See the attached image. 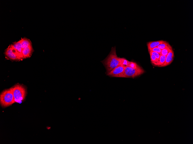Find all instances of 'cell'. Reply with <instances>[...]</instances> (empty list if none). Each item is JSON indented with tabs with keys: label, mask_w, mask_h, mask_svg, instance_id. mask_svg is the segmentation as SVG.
I'll return each mask as SVG.
<instances>
[{
	"label": "cell",
	"mask_w": 193,
	"mask_h": 144,
	"mask_svg": "<svg viewBox=\"0 0 193 144\" xmlns=\"http://www.w3.org/2000/svg\"><path fill=\"white\" fill-rule=\"evenodd\" d=\"M124 58L118 57L115 47H112L107 57L101 62L106 70L107 74L119 65L123 64Z\"/></svg>",
	"instance_id": "6da1fadb"
},
{
	"label": "cell",
	"mask_w": 193,
	"mask_h": 144,
	"mask_svg": "<svg viewBox=\"0 0 193 144\" xmlns=\"http://www.w3.org/2000/svg\"><path fill=\"white\" fill-rule=\"evenodd\" d=\"M144 72V70L136 63L129 61L125 66V73L126 78H134Z\"/></svg>",
	"instance_id": "7a4b0ae2"
},
{
	"label": "cell",
	"mask_w": 193,
	"mask_h": 144,
	"mask_svg": "<svg viewBox=\"0 0 193 144\" xmlns=\"http://www.w3.org/2000/svg\"><path fill=\"white\" fill-rule=\"evenodd\" d=\"M15 102L14 97L11 88L3 91L0 95V103L2 107L9 106Z\"/></svg>",
	"instance_id": "3957f363"
},
{
	"label": "cell",
	"mask_w": 193,
	"mask_h": 144,
	"mask_svg": "<svg viewBox=\"0 0 193 144\" xmlns=\"http://www.w3.org/2000/svg\"><path fill=\"white\" fill-rule=\"evenodd\" d=\"M11 88L15 102L21 103L25 99L26 95V90L25 87L22 85L17 84Z\"/></svg>",
	"instance_id": "277c9868"
},
{
	"label": "cell",
	"mask_w": 193,
	"mask_h": 144,
	"mask_svg": "<svg viewBox=\"0 0 193 144\" xmlns=\"http://www.w3.org/2000/svg\"><path fill=\"white\" fill-rule=\"evenodd\" d=\"M125 65L122 64L107 73V74L112 77L126 78L125 73Z\"/></svg>",
	"instance_id": "5b68a950"
},
{
	"label": "cell",
	"mask_w": 193,
	"mask_h": 144,
	"mask_svg": "<svg viewBox=\"0 0 193 144\" xmlns=\"http://www.w3.org/2000/svg\"><path fill=\"white\" fill-rule=\"evenodd\" d=\"M13 51L22 60L23 58L22 54V45L20 40L10 45Z\"/></svg>",
	"instance_id": "8992f818"
},
{
	"label": "cell",
	"mask_w": 193,
	"mask_h": 144,
	"mask_svg": "<svg viewBox=\"0 0 193 144\" xmlns=\"http://www.w3.org/2000/svg\"><path fill=\"white\" fill-rule=\"evenodd\" d=\"M4 54L7 58L13 61L21 60L13 51L11 45H10L5 49Z\"/></svg>",
	"instance_id": "52a82bcc"
},
{
	"label": "cell",
	"mask_w": 193,
	"mask_h": 144,
	"mask_svg": "<svg viewBox=\"0 0 193 144\" xmlns=\"http://www.w3.org/2000/svg\"><path fill=\"white\" fill-rule=\"evenodd\" d=\"M34 50L32 45L26 47L22 49V54L23 59L30 57Z\"/></svg>",
	"instance_id": "ba28073f"
},
{
	"label": "cell",
	"mask_w": 193,
	"mask_h": 144,
	"mask_svg": "<svg viewBox=\"0 0 193 144\" xmlns=\"http://www.w3.org/2000/svg\"><path fill=\"white\" fill-rule=\"evenodd\" d=\"M174 57L173 50L169 52L166 56L164 63L159 67H165L170 64L173 61Z\"/></svg>",
	"instance_id": "9c48e42d"
},
{
	"label": "cell",
	"mask_w": 193,
	"mask_h": 144,
	"mask_svg": "<svg viewBox=\"0 0 193 144\" xmlns=\"http://www.w3.org/2000/svg\"><path fill=\"white\" fill-rule=\"evenodd\" d=\"M165 41L163 40H159L148 42L147 43V46L148 50L157 47L159 45Z\"/></svg>",
	"instance_id": "30bf717a"
},
{
	"label": "cell",
	"mask_w": 193,
	"mask_h": 144,
	"mask_svg": "<svg viewBox=\"0 0 193 144\" xmlns=\"http://www.w3.org/2000/svg\"><path fill=\"white\" fill-rule=\"evenodd\" d=\"M20 40L22 45V49L32 45V43L31 41L26 38H22Z\"/></svg>",
	"instance_id": "8fae6325"
},
{
	"label": "cell",
	"mask_w": 193,
	"mask_h": 144,
	"mask_svg": "<svg viewBox=\"0 0 193 144\" xmlns=\"http://www.w3.org/2000/svg\"><path fill=\"white\" fill-rule=\"evenodd\" d=\"M166 56L161 55L159 59L156 62L152 63L155 66L160 67L164 63Z\"/></svg>",
	"instance_id": "7c38bea8"
},
{
	"label": "cell",
	"mask_w": 193,
	"mask_h": 144,
	"mask_svg": "<svg viewBox=\"0 0 193 144\" xmlns=\"http://www.w3.org/2000/svg\"><path fill=\"white\" fill-rule=\"evenodd\" d=\"M172 50V48L171 46L168 48L162 49L161 55L166 56L169 52Z\"/></svg>",
	"instance_id": "4fadbf2b"
},
{
	"label": "cell",
	"mask_w": 193,
	"mask_h": 144,
	"mask_svg": "<svg viewBox=\"0 0 193 144\" xmlns=\"http://www.w3.org/2000/svg\"><path fill=\"white\" fill-rule=\"evenodd\" d=\"M171 46L169 43L166 41L159 45L157 47L161 49L168 48Z\"/></svg>",
	"instance_id": "5bb4252c"
},
{
	"label": "cell",
	"mask_w": 193,
	"mask_h": 144,
	"mask_svg": "<svg viewBox=\"0 0 193 144\" xmlns=\"http://www.w3.org/2000/svg\"><path fill=\"white\" fill-rule=\"evenodd\" d=\"M162 49L157 47H154L152 49H151L148 50L149 51H152L157 52L161 54Z\"/></svg>",
	"instance_id": "9a60e30c"
},
{
	"label": "cell",
	"mask_w": 193,
	"mask_h": 144,
	"mask_svg": "<svg viewBox=\"0 0 193 144\" xmlns=\"http://www.w3.org/2000/svg\"><path fill=\"white\" fill-rule=\"evenodd\" d=\"M149 52V54H151L155 55V56L157 61L159 59L160 56L161 55V54L157 52L154 51H150Z\"/></svg>",
	"instance_id": "2e32d148"
},
{
	"label": "cell",
	"mask_w": 193,
	"mask_h": 144,
	"mask_svg": "<svg viewBox=\"0 0 193 144\" xmlns=\"http://www.w3.org/2000/svg\"><path fill=\"white\" fill-rule=\"evenodd\" d=\"M149 54L150 55L151 60L152 63L156 62L157 61V60L155 56L154 55L152 54Z\"/></svg>",
	"instance_id": "e0dca14e"
}]
</instances>
